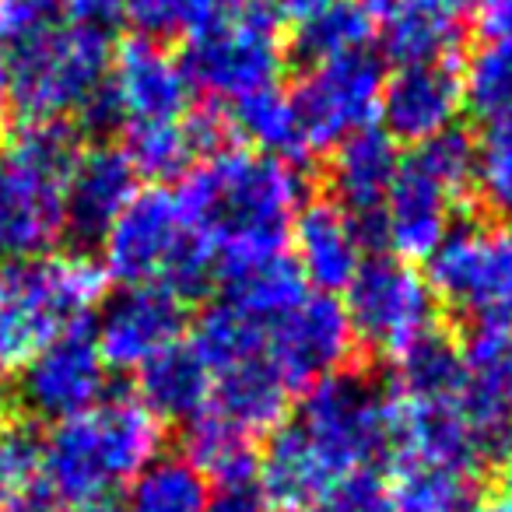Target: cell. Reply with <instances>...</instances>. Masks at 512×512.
<instances>
[{
    "mask_svg": "<svg viewBox=\"0 0 512 512\" xmlns=\"http://www.w3.org/2000/svg\"><path fill=\"white\" fill-rule=\"evenodd\" d=\"M393 453L390 393L358 372H334L302 393L292 418L256 456V488L271 512H309L334 477Z\"/></svg>",
    "mask_w": 512,
    "mask_h": 512,
    "instance_id": "obj_1",
    "label": "cell"
},
{
    "mask_svg": "<svg viewBox=\"0 0 512 512\" xmlns=\"http://www.w3.org/2000/svg\"><path fill=\"white\" fill-rule=\"evenodd\" d=\"M176 197L221 274L285 253L306 183L292 162L253 148H218L186 172Z\"/></svg>",
    "mask_w": 512,
    "mask_h": 512,
    "instance_id": "obj_2",
    "label": "cell"
},
{
    "mask_svg": "<svg viewBox=\"0 0 512 512\" xmlns=\"http://www.w3.org/2000/svg\"><path fill=\"white\" fill-rule=\"evenodd\" d=\"M158 456L162 421L137 397L116 393L39 439V488L46 502L81 512L113 502Z\"/></svg>",
    "mask_w": 512,
    "mask_h": 512,
    "instance_id": "obj_3",
    "label": "cell"
},
{
    "mask_svg": "<svg viewBox=\"0 0 512 512\" xmlns=\"http://www.w3.org/2000/svg\"><path fill=\"white\" fill-rule=\"evenodd\" d=\"M78 137L64 123H22L0 144V260L57 253L67 235V176Z\"/></svg>",
    "mask_w": 512,
    "mask_h": 512,
    "instance_id": "obj_4",
    "label": "cell"
},
{
    "mask_svg": "<svg viewBox=\"0 0 512 512\" xmlns=\"http://www.w3.org/2000/svg\"><path fill=\"white\" fill-rule=\"evenodd\" d=\"M106 299V274L78 253H46L0 271V376L53 337L81 330Z\"/></svg>",
    "mask_w": 512,
    "mask_h": 512,
    "instance_id": "obj_5",
    "label": "cell"
},
{
    "mask_svg": "<svg viewBox=\"0 0 512 512\" xmlns=\"http://www.w3.org/2000/svg\"><path fill=\"white\" fill-rule=\"evenodd\" d=\"M99 267L123 288L158 285L179 299L197 295L218 278L211 249L190 225L172 190L151 186L116 214L99 239Z\"/></svg>",
    "mask_w": 512,
    "mask_h": 512,
    "instance_id": "obj_6",
    "label": "cell"
},
{
    "mask_svg": "<svg viewBox=\"0 0 512 512\" xmlns=\"http://www.w3.org/2000/svg\"><path fill=\"white\" fill-rule=\"evenodd\" d=\"M11 60V109L25 123L85 120L99 102L113 64L109 32L74 22H53L8 43Z\"/></svg>",
    "mask_w": 512,
    "mask_h": 512,
    "instance_id": "obj_7",
    "label": "cell"
},
{
    "mask_svg": "<svg viewBox=\"0 0 512 512\" xmlns=\"http://www.w3.org/2000/svg\"><path fill=\"white\" fill-rule=\"evenodd\" d=\"M474 141L460 130L425 141L400 158L397 179L372 218V232L390 246V256L418 264L453 232L456 204L470 193Z\"/></svg>",
    "mask_w": 512,
    "mask_h": 512,
    "instance_id": "obj_8",
    "label": "cell"
},
{
    "mask_svg": "<svg viewBox=\"0 0 512 512\" xmlns=\"http://www.w3.org/2000/svg\"><path fill=\"white\" fill-rule=\"evenodd\" d=\"M435 306L467 330H512V221H463L425 260Z\"/></svg>",
    "mask_w": 512,
    "mask_h": 512,
    "instance_id": "obj_9",
    "label": "cell"
},
{
    "mask_svg": "<svg viewBox=\"0 0 512 512\" xmlns=\"http://www.w3.org/2000/svg\"><path fill=\"white\" fill-rule=\"evenodd\" d=\"M344 302L355 348H365L379 358H404L411 348L439 334V306L428 288L425 274L397 256H376L365 260L355 274Z\"/></svg>",
    "mask_w": 512,
    "mask_h": 512,
    "instance_id": "obj_10",
    "label": "cell"
},
{
    "mask_svg": "<svg viewBox=\"0 0 512 512\" xmlns=\"http://www.w3.org/2000/svg\"><path fill=\"white\" fill-rule=\"evenodd\" d=\"M190 88L214 102V109L239 106L267 88L281 85L285 43L271 18L239 8L214 29L190 39L183 57Z\"/></svg>",
    "mask_w": 512,
    "mask_h": 512,
    "instance_id": "obj_11",
    "label": "cell"
},
{
    "mask_svg": "<svg viewBox=\"0 0 512 512\" xmlns=\"http://www.w3.org/2000/svg\"><path fill=\"white\" fill-rule=\"evenodd\" d=\"M383 85L386 67L369 50L309 64L288 92L306 158L334 151L344 137L376 127L372 120L379 116Z\"/></svg>",
    "mask_w": 512,
    "mask_h": 512,
    "instance_id": "obj_12",
    "label": "cell"
},
{
    "mask_svg": "<svg viewBox=\"0 0 512 512\" xmlns=\"http://www.w3.org/2000/svg\"><path fill=\"white\" fill-rule=\"evenodd\" d=\"M106 109L113 127H144V123L183 120L190 113L193 88L186 67L165 43L134 36L113 50L106 78Z\"/></svg>",
    "mask_w": 512,
    "mask_h": 512,
    "instance_id": "obj_13",
    "label": "cell"
},
{
    "mask_svg": "<svg viewBox=\"0 0 512 512\" xmlns=\"http://www.w3.org/2000/svg\"><path fill=\"white\" fill-rule=\"evenodd\" d=\"M186 299L158 285L120 288L95 313V348L106 369L141 372L183 341Z\"/></svg>",
    "mask_w": 512,
    "mask_h": 512,
    "instance_id": "obj_14",
    "label": "cell"
},
{
    "mask_svg": "<svg viewBox=\"0 0 512 512\" xmlns=\"http://www.w3.org/2000/svg\"><path fill=\"white\" fill-rule=\"evenodd\" d=\"M460 414L481 463L512 456V330H467L460 344Z\"/></svg>",
    "mask_w": 512,
    "mask_h": 512,
    "instance_id": "obj_15",
    "label": "cell"
},
{
    "mask_svg": "<svg viewBox=\"0 0 512 512\" xmlns=\"http://www.w3.org/2000/svg\"><path fill=\"white\" fill-rule=\"evenodd\" d=\"M109 369L85 327L53 337L18 369V400L39 421L60 425L106 397Z\"/></svg>",
    "mask_w": 512,
    "mask_h": 512,
    "instance_id": "obj_16",
    "label": "cell"
},
{
    "mask_svg": "<svg viewBox=\"0 0 512 512\" xmlns=\"http://www.w3.org/2000/svg\"><path fill=\"white\" fill-rule=\"evenodd\" d=\"M264 348L292 390H309L320 379L344 372L355 337L334 295L309 292L285 316L264 323Z\"/></svg>",
    "mask_w": 512,
    "mask_h": 512,
    "instance_id": "obj_17",
    "label": "cell"
},
{
    "mask_svg": "<svg viewBox=\"0 0 512 512\" xmlns=\"http://www.w3.org/2000/svg\"><path fill=\"white\" fill-rule=\"evenodd\" d=\"M292 260L309 292L334 295L355 281L369 260V225L351 218L334 200H309L288 232Z\"/></svg>",
    "mask_w": 512,
    "mask_h": 512,
    "instance_id": "obj_18",
    "label": "cell"
},
{
    "mask_svg": "<svg viewBox=\"0 0 512 512\" xmlns=\"http://www.w3.org/2000/svg\"><path fill=\"white\" fill-rule=\"evenodd\" d=\"M376 36L397 67L449 64L467 36L474 0H372Z\"/></svg>",
    "mask_w": 512,
    "mask_h": 512,
    "instance_id": "obj_19",
    "label": "cell"
},
{
    "mask_svg": "<svg viewBox=\"0 0 512 512\" xmlns=\"http://www.w3.org/2000/svg\"><path fill=\"white\" fill-rule=\"evenodd\" d=\"M463 113L460 74L449 64H411L397 67L386 78L379 99V120L393 141L425 144L456 130V116Z\"/></svg>",
    "mask_w": 512,
    "mask_h": 512,
    "instance_id": "obj_20",
    "label": "cell"
},
{
    "mask_svg": "<svg viewBox=\"0 0 512 512\" xmlns=\"http://www.w3.org/2000/svg\"><path fill=\"white\" fill-rule=\"evenodd\" d=\"M228 134H232L228 116L218 109H204V113H186L183 120L127 127L123 155L137 179H151L155 186H162L183 179L204 155L225 148Z\"/></svg>",
    "mask_w": 512,
    "mask_h": 512,
    "instance_id": "obj_21",
    "label": "cell"
},
{
    "mask_svg": "<svg viewBox=\"0 0 512 512\" xmlns=\"http://www.w3.org/2000/svg\"><path fill=\"white\" fill-rule=\"evenodd\" d=\"M292 393L295 390L288 386V379L267 358V348H260L214 372L211 400L204 411L221 418L225 425L239 428L249 439H260V435H271L288 418Z\"/></svg>",
    "mask_w": 512,
    "mask_h": 512,
    "instance_id": "obj_22",
    "label": "cell"
},
{
    "mask_svg": "<svg viewBox=\"0 0 512 512\" xmlns=\"http://www.w3.org/2000/svg\"><path fill=\"white\" fill-rule=\"evenodd\" d=\"M397 169H400L397 141L383 127L358 130V134L344 137L330 151V165H327L330 200L337 207H344L351 218L369 225L372 232V218L383 207L386 193H390L393 179H397Z\"/></svg>",
    "mask_w": 512,
    "mask_h": 512,
    "instance_id": "obj_23",
    "label": "cell"
},
{
    "mask_svg": "<svg viewBox=\"0 0 512 512\" xmlns=\"http://www.w3.org/2000/svg\"><path fill=\"white\" fill-rule=\"evenodd\" d=\"M141 179L130 169L123 148L95 144L78 151L67 176V232L81 239H102L116 214L134 200Z\"/></svg>",
    "mask_w": 512,
    "mask_h": 512,
    "instance_id": "obj_24",
    "label": "cell"
},
{
    "mask_svg": "<svg viewBox=\"0 0 512 512\" xmlns=\"http://www.w3.org/2000/svg\"><path fill=\"white\" fill-rule=\"evenodd\" d=\"M214 376L190 341L172 344L165 355L137 372V400L158 421H193L211 400Z\"/></svg>",
    "mask_w": 512,
    "mask_h": 512,
    "instance_id": "obj_25",
    "label": "cell"
},
{
    "mask_svg": "<svg viewBox=\"0 0 512 512\" xmlns=\"http://www.w3.org/2000/svg\"><path fill=\"white\" fill-rule=\"evenodd\" d=\"M221 281V302L246 313L256 323H271L285 316L295 302L309 295L306 281L299 278L295 264L285 253L267 256V260H249V264L228 267L218 274Z\"/></svg>",
    "mask_w": 512,
    "mask_h": 512,
    "instance_id": "obj_26",
    "label": "cell"
},
{
    "mask_svg": "<svg viewBox=\"0 0 512 512\" xmlns=\"http://www.w3.org/2000/svg\"><path fill=\"white\" fill-rule=\"evenodd\" d=\"M256 456H260L256 453V439L225 425L214 414L200 411L193 421H186V460L214 488L256 481Z\"/></svg>",
    "mask_w": 512,
    "mask_h": 512,
    "instance_id": "obj_27",
    "label": "cell"
},
{
    "mask_svg": "<svg viewBox=\"0 0 512 512\" xmlns=\"http://www.w3.org/2000/svg\"><path fill=\"white\" fill-rule=\"evenodd\" d=\"M463 109L481 123L512 120V32L484 36L460 74Z\"/></svg>",
    "mask_w": 512,
    "mask_h": 512,
    "instance_id": "obj_28",
    "label": "cell"
},
{
    "mask_svg": "<svg viewBox=\"0 0 512 512\" xmlns=\"http://www.w3.org/2000/svg\"><path fill=\"white\" fill-rule=\"evenodd\" d=\"M211 484L186 456H158L130 481L120 512H207Z\"/></svg>",
    "mask_w": 512,
    "mask_h": 512,
    "instance_id": "obj_29",
    "label": "cell"
},
{
    "mask_svg": "<svg viewBox=\"0 0 512 512\" xmlns=\"http://www.w3.org/2000/svg\"><path fill=\"white\" fill-rule=\"evenodd\" d=\"M228 127L232 134L246 137V148L260 151V155L281 158V162H302L306 148H302L299 123L292 113V99L288 92L278 88H267V92L253 95V99L239 102V106L225 109Z\"/></svg>",
    "mask_w": 512,
    "mask_h": 512,
    "instance_id": "obj_30",
    "label": "cell"
},
{
    "mask_svg": "<svg viewBox=\"0 0 512 512\" xmlns=\"http://www.w3.org/2000/svg\"><path fill=\"white\" fill-rule=\"evenodd\" d=\"M246 8V0H127L123 18L134 25V36L169 46L172 39H197Z\"/></svg>",
    "mask_w": 512,
    "mask_h": 512,
    "instance_id": "obj_31",
    "label": "cell"
},
{
    "mask_svg": "<svg viewBox=\"0 0 512 512\" xmlns=\"http://www.w3.org/2000/svg\"><path fill=\"white\" fill-rule=\"evenodd\" d=\"M372 36H376V11L365 0H337L334 8L299 25V50L306 64H316L369 50Z\"/></svg>",
    "mask_w": 512,
    "mask_h": 512,
    "instance_id": "obj_32",
    "label": "cell"
},
{
    "mask_svg": "<svg viewBox=\"0 0 512 512\" xmlns=\"http://www.w3.org/2000/svg\"><path fill=\"white\" fill-rule=\"evenodd\" d=\"M474 474L428 463H400L393 481V512H470Z\"/></svg>",
    "mask_w": 512,
    "mask_h": 512,
    "instance_id": "obj_33",
    "label": "cell"
},
{
    "mask_svg": "<svg viewBox=\"0 0 512 512\" xmlns=\"http://www.w3.org/2000/svg\"><path fill=\"white\" fill-rule=\"evenodd\" d=\"M470 193L495 221H512V120L484 123L474 141Z\"/></svg>",
    "mask_w": 512,
    "mask_h": 512,
    "instance_id": "obj_34",
    "label": "cell"
},
{
    "mask_svg": "<svg viewBox=\"0 0 512 512\" xmlns=\"http://www.w3.org/2000/svg\"><path fill=\"white\" fill-rule=\"evenodd\" d=\"M309 512H393V481L379 467L334 477Z\"/></svg>",
    "mask_w": 512,
    "mask_h": 512,
    "instance_id": "obj_35",
    "label": "cell"
},
{
    "mask_svg": "<svg viewBox=\"0 0 512 512\" xmlns=\"http://www.w3.org/2000/svg\"><path fill=\"white\" fill-rule=\"evenodd\" d=\"M0 488L39 491V439L25 428H4L0 435Z\"/></svg>",
    "mask_w": 512,
    "mask_h": 512,
    "instance_id": "obj_36",
    "label": "cell"
},
{
    "mask_svg": "<svg viewBox=\"0 0 512 512\" xmlns=\"http://www.w3.org/2000/svg\"><path fill=\"white\" fill-rule=\"evenodd\" d=\"M46 4H50L60 22L88 25V29L102 32L113 22H120L123 8H127V0H46Z\"/></svg>",
    "mask_w": 512,
    "mask_h": 512,
    "instance_id": "obj_37",
    "label": "cell"
},
{
    "mask_svg": "<svg viewBox=\"0 0 512 512\" xmlns=\"http://www.w3.org/2000/svg\"><path fill=\"white\" fill-rule=\"evenodd\" d=\"M207 512H271V505L260 495L256 481H242L214 488L211 498H207Z\"/></svg>",
    "mask_w": 512,
    "mask_h": 512,
    "instance_id": "obj_38",
    "label": "cell"
},
{
    "mask_svg": "<svg viewBox=\"0 0 512 512\" xmlns=\"http://www.w3.org/2000/svg\"><path fill=\"white\" fill-rule=\"evenodd\" d=\"M337 0H256L260 15L271 18V22H285V25H306L309 18H316L320 11L334 8Z\"/></svg>",
    "mask_w": 512,
    "mask_h": 512,
    "instance_id": "obj_39",
    "label": "cell"
},
{
    "mask_svg": "<svg viewBox=\"0 0 512 512\" xmlns=\"http://www.w3.org/2000/svg\"><path fill=\"white\" fill-rule=\"evenodd\" d=\"M474 15L481 18L484 32H512V0H474Z\"/></svg>",
    "mask_w": 512,
    "mask_h": 512,
    "instance_id": "obj_40",
    "label": "cell"
},
{
    "mask_svg": "<svg viewBox=\"0 0 512 512\" xmlns=\"http://www.w3.org/2000/svg\"><path fill=\"white\" fill-rule=\"evenodd\" d=\"M0 512H50L43 491H4L0 488Z\"/></svg>",
    "mask_w": 512,
    "mask_h": 512,
    "instance_id": "obj_41",
    "label": "cell"
},
{
    "mask_svg": "<svg viewBox=\"0 0 512 512\" xmlns=\"http://www.w3.org/2000/svg\"><path fill=\"white\" fill-rule=\"evenodd\" d=\"M11 113V60L8 46L0 43V120Z\"/></svg>",
    "mask_w": 512,
    "mask_h": 512,
    "instance_id": "obj_42",
    "label": "cell"
},
{
    "mask_svg": "<svg viewBox=\"0 0 512 512\" xmlns=\"http://www.w3.org/2000/svg\"><path fill=\"white\" fill-rule=\"evenodd\" d=\"M470 512H512V495H491L484 498V502H474L470 505Z\"/></svg>",
    "mask_w": 512,
    "mask_h": 512,
    "instance_id": "obj_43",
    "label": "cell"
},
{
    "mask_svg": "<svg viewBox=\"0 0 512 512\" xmlns=\"http://www.w3.org/2000/svg\"><path fill=\"white\" fill-rule=\"evenodd\" d=\"M4 428H8V400L0 393V435H4Z\"/></svg>",
    "mask_w": 512,
    "mask_h": 512,
    "instance_id": "obj_44",
    "label": "cell"
},
{
    "mask_svg": "<svg viewBox=\"0 0 512 512\" xmlns=\"http://www.w3.org/2000/svg\"><path fill=\"white\" fill-rule=\"evenodd\" d=\"M505 495H512V456L505 460Z\"/></svg>",
    "mask_w": 512,
    "mask_h": 512,
    "instance_id": "obj_45",
    "label": "cell"
},
{
    "mask_svg": "<svg viewBox=\"0 0 512 512\" xmlns=\"http://www.w3.org/2000/svg\"><path fill=\"white\" fill-rule=\"evenodd\" d=\"M81 512H120L113 502H106V505H92V509H81Z\"/></svg>",
    "mask_w": 512,
    "mask_h": 512,
    "instance_id": "obj_46",
    "label": "cell"
},
{
    "mask_svg": "<svg viewBox=\"0 0 512 512\" xmlns=\"http://www.w3.org/2000/svg\"><path fill=\"white\" fill-rule=\"evenodd\" d=\"M39 4H46V0H39ZM46 8H50V4H46ZM50 11H53V8H50Z\"/></svg>",
    "mask_w": 512,
    "mask_h": 512,
    "instance_id": "obj_47",
    "label": "cell"
}]
</instances>
